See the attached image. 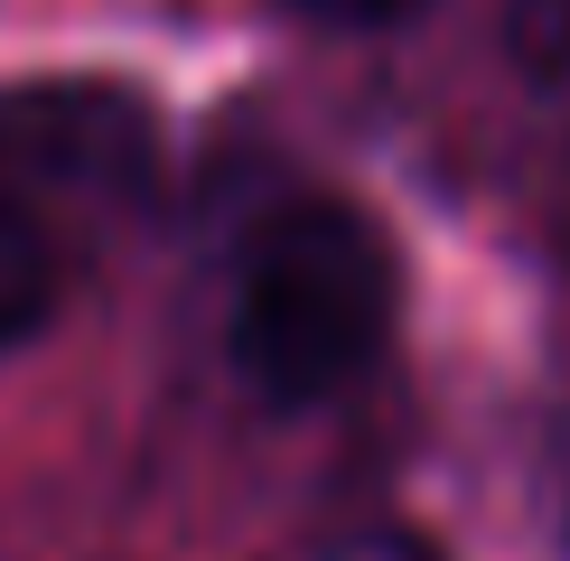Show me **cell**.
I'll return each instance as SVG.
<instances>
[{
    "instance_id": "7a4b0ae2",
    "label": "cell",
    "mask_w": 570,
    "mask_h": 561,
    "mask_svg": "<svg viewBox=\"0 0 570 561\" xmlns=\"http://www.w3.org/2000/svg\"><path fill=\"white\" fill-rule=\"evenodd\" d=\"M150 104L104 76L0 94V346L38 337L150 187Z\"/></svg>"
},
{
    "instance_id": "6da1fadb",
    "label": "cell",
    "mask_w": 570,
    "mask_h": 561,
    "mask_svg": "<svg viewBox=\"0 0 570 561\" xmlns=\"http://www.w3.org/2000/svg\"><path fill=\"white\" fill-rule=\"evenodd\" d=\"M402 263L384 225L346 197H281L234 244L225 356L272 412H318L355 393L393 346Z\"/></svg>"
},
{
    "instance_id": "3957f363",
    "label": "cell",
    "mask_w": 570,
    "mask_h": 561,
    "mask_svg": "<svg viewBox=\"0 0 570 561\" xmlns=\"http://www.w3.org/2000/svg\"><path fill=\"white\" fill-rule=\"evenodd\" d=\"M505 47L533 85H570V0H505Z\"/></svg>"
},
{
    "instance_id": "277c9868",
    "label": "cell",
    "mask_w": 570,
    "mask_h": 561,
    "mask_svg": "<svg viewBox=\"0 0 570 561\" xmlns=\"http://www.w3.org/2000/svg\"><path fill=\"white\" fill-rule=\"evenodd\" d=\"M281 10L318 19V29H384V19H402V10H421V0H281Z\"/></svg>"
}]
</instances>
